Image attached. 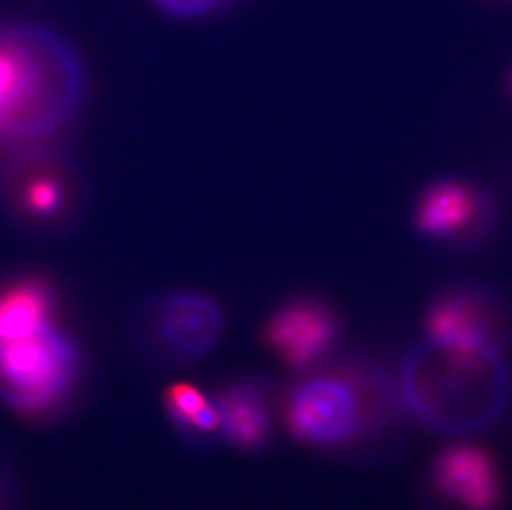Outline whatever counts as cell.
<instances>
[{"label": "cell", "mask_w": 512, "mask_h": 510, "mask_svg": "<svg viewBox=\"0 0 512 510\" xmlns=\"http://www.w3.org/2000/svg\"><path fill=\"white\" fill-rule=\"evenodd\" d=\"M85 73L55 30L0 24V141H30L65 125L82 102Z\"/></svg>", "instance_id": "obj_1"}, {"label": "cell", "mask_w": 512, "mask_h": 510, "mask_svg": "<svg viewBox=\"0 0 512 510\" xmlns=\"http://www.w3.org/2000/svg\"><path fill=\"white\" fill-rule=\"evenodd\" d=\"M221 419L219 434L232 448L259 453L272 438V413L266 393L254 381H236L213 400Z\"/></svg>", "instance_id": "obj_10"}, {"label": "cell", "mask_w": 512, "mask_h": 510, "mask_svg": "<svg viewBox=\"0 0 512 510\" xmlns=\"http://www.w3.org/2000/svg\"><path fill=\"white\" fill-rule=\"evenodd\" d=\"M88 203L87 179L70 154L35 148L0 171V211L14 226L39 237L63 236Z\"/></svg>", "instance_id": "obj_3"}, {"label": "cell", "mask_w": 512, "mask_h": 510, "mask_svg": "<svg viewBox=\"0 0 512 510\" xmlns=\"http://www.w3.org/2000/svg\"><path fill=\"white\" fill-rule=\"evenodd\" d=\"M425 325L433 342L463 348L496 345L488 305L468 290L451 292L436 300L426 313Z\"/></svg>", "instance_id": "obj_11"}, {"label": "cell", "mask_w": 512, "mask_h": 510, "mask_svg": "<svg viewBox=\"0 0 512 510\" xmlns=\"http://www.w3.org/2000/svg\"><path fill=\"white\" fill-rule=\"evenodd\" d=\"M508 391V370L496 345L463 348L428 340L401 366V400L408 411L451 438L491 426L503 413Z\"/></svg>", "instance_id": "obj_2"}, {"label": "cell", "mask_w": 512, "mask_h": 510, "mask_svg": "<svg viewBox=\"0 0 512 510\" xmlns=\"http://www.w3.org/2000/svg\"><path fill=\"white\" fill-rule=\"evenodd\" d=\"M511 85H512V78H511Z\"/></svg>", "instance_id": "obj_15"}, {"label": "cell", "mask_w": 512, "mask_h": 510, "mask_svg": "<svg viewBox=\"0 0 512 510\" xmlns=\"http://www.w3.org/2000/svg\"><path fill=\"white\" fill-rule=\"evenodd\" d=\"M372 409L360 370L352 376L317 375L295 386L289 396L290 431L317 448H339L368 434Z\"/></svg>", "instance_id": "obj_5"}, {"label": "cell", "mask_w": 512, "mask_h": 510, "mask_svg": "<svg viewBox=\"0 0 512 510\" xmlns=\"http://www.w3.org/2000/svg\"><path fill=\"white\" fill-rule=\"evenodd\" d=\"M146 347L171 360H196L218 345L224 330L221 305L209 295L173 290L146 299L135 317Z\"/></svg>", "instance_id": "obj_6"}, {"label": "cell", "mask_w": 512, "mask_h": 510, "mask_svg": "<svg viewBox=\"0 0 512 510\" xmlns=\"http://www.w3.org/2000/svg\"><path fill=\"white\" fill-rule=\"evenodd\" d=\"M339 320L317 300H292L267 318L262 340L285 365L307 368L325 357L339 337Z\"/></svg>", "instance_id": "obj_7"}, {"label": "cell", "mask_w": 512, "mask_h": 510, "mask_svg": "<svg viewBox=\"0 0 512 510\" xmlns=\"http://www.w3.org/2000/svg\"><path fill=\"white\" fill-rule=\"evenodd\" d=\"M486 212V201L473 186L448 179L423 191L415 222L423 236L448 241L474 231Z\"/></svg>", "instance_id": "obj_9"}, {"label": "cell", "mask_w": 512, "mask_h": 510, "mask_svg": "<svg viewBox=\"0 0 512 510\" xmlns=\"http://www.w3.org/2000/svg\"><path fill=\"white\" fill-rule=\"evenodd\" d=\"M55 323V292L37 275L0 282V342Z\"/></svg>", "instance_id": "obj_12"}, {"label": "cell", "mask_w": 512, "mask_h": 510, "mask_svg": "<svg viewBox=\"0 0 512 510\" xmlns=\"http://www.w3.org/2000/svg\"><path fill=\"white\" fill-rule=\"evenodd\" d=\"M77 350L54 325L0 342V395L25 414L62 400L77 371Z\"/></svg>", "instance_id": "obj_4"}, {"label": "cell", "mask_w": 512, "mask_h": 510, "mask_svg": "<svg viewBox=\"0 0 512 510\" xmlns=\"http://www.w3.org/2000/svg\"><path fill=\"white\" fill-rule=\"evenodd\" d=\"M436 491L463 510H496L501 476L493 458L471 444H455L436 458L431 474Z\"/></svg>", "instance_id": "obj_8"}, {"label": "cell", "mask_w": 512, "mask_h": 510, "mask_svg": "<svg viewBox=\"0 0 512 510\" xmlns=\"http://www.w3.org/2000/svg\"><path fill=\"white\" fill-rule=\"evenodd\" d=\"M160 14L176 20L208 19L219 14L236 0H148Z\"/></svg>", "instance_id": "obj_14"}, {"label": "cell", "mask_w": 512, "mask_h": 510, "mask_svg": "<svg viewBox=\"0 0 512 510\" xmlns=\"http://www.w3.org/2000/svg\"><path fill=\"white\" fill-rule=\"evenodd\" d=\"M163 401L170 418L184 428L189 419L193 418L209 400L196 386L189 383H174L166 388Z\"/></svg>", "instance_id": "obj_13"}]
</instances>
